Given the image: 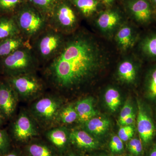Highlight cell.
I'll list each match as a JSON object with an SVG mask.
<instances>
[{
  "instance_id": "1",
  "label": "cell",
  "mask_w": 156,
  "mask_h": 156,
  "mask_svg": "<svg viewBox=\"0 0 156 156\" xmlns=\"http://www.w3.org/2000/svg\"><path fill=\"white\" fill-rule=\"evenodd\" d=\"M71 34L56 56L43 66L46 82L58 92L77 89L89 82L104 58L89 35L82 31Z\"/></svg>"
},
{
  "instance_id": "2",
  "label": "cell",
  "mask_w": 156,
  "mask_h": 156,
  "mask_svg": "<svg viewBox=\"0 0 156 156\" xmlns=\"http://www.w3.org/2000/svg\"><path fill=\"white\" fill-rule=\"evenodd\" d=\"M40 66L31 45L0 59V71L5 77L36 73Z\"/></svg>"
},
{
  "instance_id": "3",
  "label": "cell",
  "mask_w": 156,
  "mask_h": 156,
  "mask_svg": "<svg viewBox=\"0 0 156 156\" xmlns=\"http://www.w3.org/2000/svg\"><path fill=\"white\" fill-rule=\"evenodd\" d=\"M20 34L30 42L48 26V19L29 3H24L14 15Z\"/></svg>"
},
{
  "instance_id": "4",
  "label": "cell",
  "mask_w": 156,
  "mask_h": 156,
  "mask_svg": "<svg viewBox=\"0 0 156 156\" xmlns=\"http://www.w3.org/2000/svg\"><path fill=\"white\" fill-rule=\"evenodd\" d=\"M66 36L48 25L30 41L32 49L41 66H44L56 56L63 46Z\"/></svg>"
},
{
  "instance_id": "5",
  "label": "cell",
  "mask_w": 156,
  "mask_h": 156,
  "mask_svg": "<svg viewBox=\"0 0 156 156\" xmlns=\"http://www.w3.org/2000/svg\"><path fill=\"white\" fill-rule=\"evenodd\" d=\"M58 96L48 95L41 98L31 106L30 113L41 126H49L56 123L59 112L63 106Z\"/></svg>"
},
{
  "instance_id": "6",
  "label": "cell",
  "mask_w": 156,
  "mask_h": 156,
  "mask_svg": "<svg viewBox=\"0 0 156 156\" xmlns=\"http://www.w3.org/2000/svg\"><path fill=\"white\" fill-rule=\"evenodd\" d=\"M16 92L19 99L29 100L43 92L45 83L36 73L7 76L5 78Z\"/></svg>"
},
{
  "instance_id": "7",
  "label": "cell",
  "mask_w": 156,
  "mask_h": 156,
  "mask_svg": "<svg viewBox=\"0 0 156 156\" xmlns=\"http://www.w3.org/2000/svg\"><path fill=\"white\" fill-rule=\"evenodd\" d=\"M48 25L59 32L69 35L77 25V18L72 8L60 1L48 17Z\"/></svg>"
},
{
  "instance_id": "8",
  "label": "cell",
  "mask_w": 156,
  "mask_h": 156,
  "mask_svg": "<svg viewBox=\"0 0 156 156\" xmlns=\"http://www.w3.org/2000/svg\"><path fill=\"white\" fill-rule=\"evenodd\" d=\"M136 128L144 145H148L152 142L156 134V126L150 110L144 103L137 101Z\"/></svg>"
},
{
  "instance_id": "9",
  "label": "cell",
  "mask_w": 156,
  "mask_h": 156,
  "mask_svg": "<svg viewBox=\"0 0 156 156\" xmlns=\"http://www.w3.org/2000/svg\"><path fill=\"white\" fill-rule=\"evenodd\" d=\"M36 123L30 113L23 111L20 113L12 125V136L19 142H26L30 140L38 135Z\"/></svg>"
},
{
  "instance_id": "10",
  "label": "cell",
  "mask_w": 156,
  "mask_h": 156,
  "mask_svg": "<svg viewBox=\"0 0 156 156\" xmlns=\"http://www.w3.org/2000/svg\"><path fill=\"white\" fill-rule=\"evenodd\" d=\"M19 98L10 84L5 80H0V112L5 119L13 116Z\"/></svg>"
},
{
  "instance_id": "11",
  "label": "cell",
  "mask_w": 156,
  "mask_h": 156,
  "mask_svg": "<svg viewBox=\"0 0 156 156\" xmlns=\"http://www.w3.org/2000/svg\"><path fill=\"white\" fill-rule=\"evenodd\" d=\"M70 141L76 147L82 150H91L98 146L96 139L86 130L74 129L70 131Z\"/></svg>"
},
{
  "instance_id": "12",
  "label": "cell",
  "mask_w": 156,
  "mask_h": 156,
  "mask_svg": "<svg viewBox=\"0 0 156 156\" xmlns=\"http://www.w3.org/2000/svg\"><path fill=\"white\" fill-rule=\"evenodd\" d=\"M70 131L63 126H58L49 129L46 136L52 145L60 151L67 147L70 141Z\"/></svg>"
},
{
  "instance_id": "13",
  "label": "cell",
  "mask_w": 156,
  "mask_h": 156,
  "mask_svg": "<svg viewBox=\"0 0 156 156\" xmlns=\"http://www.w3.org/2000/svg\"><path fill=\"white\" fill-rule=\"evenodd\" d=\"M30 45L21 34L10 37L0 42V59L9 56L20 48Z\"/></svg>"
},
{
  "instance_id": "14",
  "label": "cell",
  "mask_w": 156,
  "mask_h": 156,
  "mask_svg": "<svg viewBox=\"0 0 156 156\" xmlns=\"http://www.w3.org/2000/svg\"><path fill=\"white\" fill-rule=\"evenodd\" d=\"M75 107L77 113L78 122L83 125L97 114L93 106V99L91 97L79 100L76 103Z\"/></svg>"
},
{
  "instance_id": "15",
  "label": "cell",
  "mask_w": 156,
  "mask_h": 156,
  "mask_svg": "<svg viewBox=\"0 0 156 156\" xmlns=\"http://www.w3.org/2000/svg\"><path fill=\"white\" fill-rule=\"evenodd\" d=\"M130 10L136 20L146 23L151 20L152 10L147 0H134L131 3Z\"/></svg>"
},
{
  "instance_id": "16",
  "label": "cell",
  "mask_w": 156,
  "mask_h": 156,
  "mask_svg": "<svg viewBox=\"0 0 156 156\" xmlns=\"http://www.w3.org/2000/svg\"><path fill=\"white\" fill-rule=\"evenodd\" d=\"M20 34L14 16H0V42L10 37Z\"/></svg>"
},
{
  "instance_id": "17",
  "label": "cell",
  "mask_w": 156,
  "mask_h": 156,
  "mask_svg": "<svg viewBox=\"0 0 156 156\" xmlns=\"http://www.w3.org/2000/svg\"><path fill=\"white\" fill-rule=\"evenodd\" d=\"M84 130L89 134L95 135H102L109 128L110 122L106 119L94 117L83 124Z\"/></svg>"
},
{
  "instance_id": "18",
  "label": "cell",
  "mask_w": 156,
  "mask_h": 156,
  "mask_svg": "<svg viewBox=\"0 0 156 156\" xmlns=\"http://www.w3.org/2000/svg\"><path fill=\"white\" fill-rule=\"evenodd\" d=\"M144 96L149 101L156 103V65L151 69L147 75Z\"/></svg>"
},
{
  "instance_id": "19",
  "label": "cell",
  "mask_w": 156,
  "mask_h": 156,
  "mask_svg": "<svg viewBox=\"0 0 156 156\" xmlns=\"http://www.w3.org/2000/svg\"><path fill=\"white\" fill-rule=\"evenodd\" d=\"M28 156H57L55 151L44 143L34 142L26 148Z\"/></svg>"
},
{
  "instance_id": "20",
  "label": "cell",
  "mask_w": 156,
  "mask_h": 156,
  "mask_svg": "<svg viewBox=\"0 0 156 156\" xmlns=\"http://www.w3.org/2000/svg\"><path fill=\"white\" fill-rule=\"evenodd\" d=\"M119 20V16L117 13L113 11H107L98 17V25L104 31L111 30L118 25Z\"/></svg>"
},
{
  "instance_id": "21",
  "label": "cell",
  "mask_w": 156,
  "mask_h": 156,
  "mask_svg": "<svg viewBox=\"0 0 156 156\" xmlns=\"http://www.w3.org/2000/svg\"><path fill=\"white\" fill-rule=\"evenodd\" d=\"M77 113L75 105L70 104L63 105L58 113L56 123L62 125H69L78 121Z\"/></svg>"
},
{
  "instance_id": "22",
  "label": "cell",
  "mask_w": 156,
  "mask_h": 156,
  "mask_svg": "<svg viewBox=\"0 0 156 156\" xmlns=\"http://www.w3.org/2000/svg\"><path fill=\"white\" fill-rule=\"evenodd\" d=\"M118 74L122 80L128 83H132L136 79V68L131 62L126 60L119 66Z\"/></svg>"
},
{
  "instance_id": "23",
  "label": "cell",
  "mask_w": 156,
  "mask_h": 156,
  "mask_svg": "<svg viewBox=\"0 0 156 156\" xmlns=\"http://www.w3.org/2000/svg\"><path fill=\"white\" fill-rule=\"evenodd\" d=\"M83 16L90 17L97 10V0H70Z\"/></svg>"
},
{
  "instance_id": "24",
  "label": "cell",
  "mask_w": 156,
  "mask_h": 156,
  "mask_svg": "<svg viewBox=\"0 0 156 156\" xmlns=\"http://www.w3.org/2000/svg\"><path fill=\"white\" fill-rule=\"evenodd\" d=\"M61 0H28L29 3L48 17Z\"/></svg>"
},
{
  "instance_id": "25",
  "label": "cell",
  "mask_w": 156,
  "mask_h": 156,
  "mask_svg": "<svg viewBox=\"0 0 156 156\" xmlns=\"http://www.w3.org/2000/svg\"><path fill=\"white\" fill-rule=\"evenodd\" d=\"M116 38L118 44L125 50L130 48L134 43L132 30L128 26H124L120 29L117 34Z\"/></svg>"
},
{
  "instance_id": "26",
  "label": "cell",
  "mask_w": 156,
  "mask_h": 156,
  "mask_svg": "<svg viewBox=\"0 0 156 156\" xmlns=\"http://www.w3.org/2000/svg\"><path fill=\"white\" fill-rule=\"evenodd\" d=\"M105 100L107 106L112 112L116 111L121 104L119 92L114 88H109L106 91Z\"/></svg>"
},
{
  "instance_id": "27",
  "label": "cell",
  "mask_w": 156,
  "mask_h": 156,
  "mask_svg": "<svg viewBox=\"0 0 156 156\" xmlns=\"http://www.w3.org/2000/svg\"><path fill=\"white\" fill-rule=\"evenodd\" d=\"M141 49L147 57L156 59V34L146 37L141 44Z\"/></svg>"
},
{
  "instance_id": "28",
  "label": "cell",
  "mask_w": 156,
  "mask_h": 156,
  "mask_svg": "<svg viewBox=\"0 0 156 156\" xmlns=\"http://www.w3.org/2000/svg\"><path fill=\"white\" fill-rule=\"evenodd\" d=\"M23 0H0V12L14 14L24 4Z\"/></svg>"
},
{
  "instance_id": "29",
  "label": "cell",
  "mask_w": 156,
  "mask_h": 156,
  "mask_svg": "<svg viewBox=\"0 0 156 156\" xmlns=\"http://www.w3.org/2000/svg\"><path fill=\"white\" fill-rule=\"evenodd\" d=\"M144 144L140 138H131L128 143V150L135 156L142 155L144 152Z\"/></svg>"
},
{
  "instance_id": "30",
  "label": "cell",
  "mask_w": 156,
  "mask_h": 156,
  "mask_svg": "<svg viewBox=\"0 0 156 156\" xmlns=\"http://www.w3.org/2000/svg\"><path fill=\"white\" fill-rule=\"evenodd\" d=\"M11 140L8 132L5 129H0V156L10 151Z\"/></svg>"
},
{
  "instance_id": "31",
  "label": "cell",
  "mask_w": 156,
  "mask_h": 156,
  "mask_svg": "<svg viewBox=\"0 0 156 156\" xmlns=\"http://www.w3.org/2000/svg\"><path fill=\"white\" fill-rule=\"evenodd\" d=\"M134 129L132 126H122L118 132V136L123 141L130 140L134 136Z\"/></svg>"
},
{
  "instance_id": "32",
  "label": "cell",
  "mask_w": 156,
  "mask_h": 156,
  "mask_svg": "<svg viewBox=\"0 0 156 156\" xmlns=\"http://www.w3.org/2000/svg\"><path fill=\"white\" fill-rule=\"evenodd\" d=\"M123 142L119 136L114 135L112 137L110 141V149L113 153L121 152L124 149Z\"/></svg>"
},
{
  "instance_id": "33",
  "label": "cell",
  "mask_w": 156,
  "mask_h": 156,
  "mask_svg": "<svg viewBox=\"0 0 156 156\" xmlns=\"http://www.w3.org/2000/svg\"><path fill=\"white\" fill-rule=\"evenodd\" d=\"M133 113H134L133 108L129 102H126L120 112L119 122L121 123L123 120Z\"/></svg>"
},
{
  "instance_id": "34",
  "label": "cell",
  "mask_w": 156,
  "mask_h": 156,
  "mask_svg": "<svg viewBox=\"0 0 156 156\" xmlns=\"http://www.w3.org/2000/svg\"><path fill=\"white\" fill-rule=\"evenodd\" d=\"M135 122V115L134 113H133L123 120L120 124L122 126H132L134 125Z\"/></svg>"
},
{
  "instance_id": "35",
  "label": "cell",
  "mask_w": 156,
  "mask_h": 156,
  "mask_svg": "<svg viewBox=\"0 0 156 156\" xmlns=\"http://www.w3.org/2000/svg\"><path fill=\"white\" fill-rule=\"evenodd\" d=\"M148 156H156V141L152 145Z\"/></svg>"
},
{
  "instance_id": "36",
  "label": "cell",
  "mask_w": 156,
  "mask_h": 156,
  "mask_svg": "<svg viewBox=\"0 0 156 156\" xmlns=\"http://www.w3.org/2000/svg\"><path fill=\"white\" fill-rule=\"evenodd\" d=\"M2 156H23L22 154L17 151H9Z\"/></svg>"
},
{
  "instance_id": "37",
  "label": "cell",
  "mask_w": 156,
  "mask_h": 156,
  "mask_svg": "<svg viewBox=\"0 0 156 156\" xmlns=\"http://www.w3.org/2000/svg\"><path fill=\"white\" fill-rule=\"evenodd\" d=\"M4 119H4L2 115V114L1 112H0V127H1V126H2V125Z\"/></svg>"
},
{
  "instance_id": "38",
  "label": "cell",
  "mask_w": 156,
  "mask_h": 156,
  "mask_svg": "<svg viewBox=\"0 0 156 156\" xmlns=\"http://www.w3.org/2000/svg\"><path fill=\"white\" fill-rule=\"evenodd\" d=\"M65 156H77L75 154H74L72 153H69L68 154L66 155Z\"/></svg>"
},
{
  "instance_id": "39",
  "label": "cell",
  "mask_w": 156,
  "mask_h": 156,
  "mask_svg": "<svg viewBox=\"0 0 156 156\" xmlns=\"http://www.w3.org/2000/svg\"><path fill=\"white\" fill-rule=\"evenodd\" d=\"M113 0H105V2L107 3V4H109L113 2Z\"/></svg>"
},
{
  "instance_id": "40",
  "label": "cell",
  "mask_w": 156,
  "mask_h": 156,
  "mask_svg": "<svg viewBox=\"0 0 156 156\" xmlns=\"http://www.w3.org/2000/svg\"><path fill=\"white\" fill-rule=\"evenodd\" d=\"M152 1L156 5V0H152Z\"/></svg>"
},
{
  "instance_id": "41",
  "label": "cell",
  "mask_w": 156,
  "mask_h": 156,
  "mask_svg": "<svg viewBox=\"0 0 156 156\" xmlns=\"http://www.w3.org/2000/svg\"><path fill=\"white\" fill-rule=\"evenodd\" d=\"M155 115H156V108H155Z\"/></svg>"
},
{
  "instance_id": "42",
  "label": "cell",
  "mask_w": 156,
  "mask_h": 156,
  "mask_svg": "<svg viewBox=\"0 0 156 156\" xmlns=\"http://www.w3.org/2000/svg\"><path fill=\"white\" fill-rule=\"evenodd\" d=\"M102 1H104V2H105V0H102Z\"/></svg>"
},
{
  "instance_id": "43",
  "label": "cell",
  "mask_w": 156,
  "mask_h": 156,
  "mask_svg": "<svg viewBox=\"0 0 156 156\" xmlns=\"http://www.w3.org/2000/svg\"></svg>"
}]
</instances>
